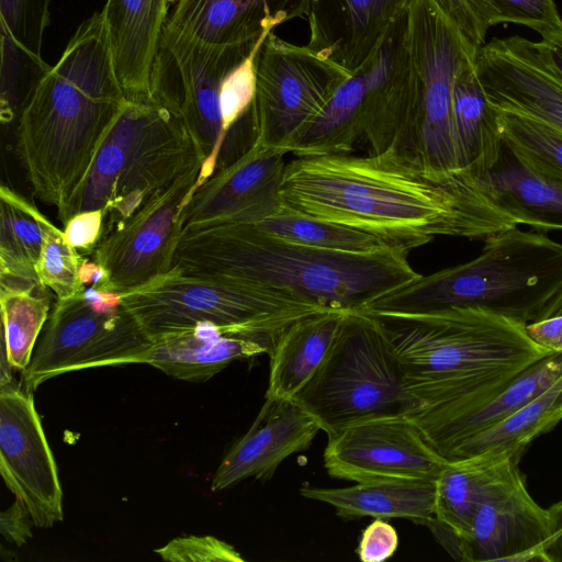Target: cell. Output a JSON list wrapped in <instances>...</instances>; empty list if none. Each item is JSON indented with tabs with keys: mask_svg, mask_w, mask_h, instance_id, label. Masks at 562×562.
Listing matches in <instances>:
<instances>
[{
	"mask_svg": "<svg viewBox=\"0 0 562 562\" xmlns=\"http://www.w3.org/2000/svg\"><path fill=\"white\" fill-rule=\"evenodd\" d=\"M34 520L22 501L15 498L10 507L0 514V532L9 542L18 547L25 544L32 538Z\"/></svg>",
	"mask_w": 562,
	"mask_h": 562,
	"instance_id": "41",
	"label": "cell"
},
{
	"mask_svg": "<svg viewBox=\"0 0 562 562\" xmlns=\"http://www.w3.org/2000/svg\"><path fill=\"white\" fill-rule=\"evenodd\" d=\"M49 289L38 282L0 277L1 349L13 370L29 366L49 316Z\"/></svg>",
	"mask_w": 562,
	"mask_h": 562,
	"instance_id": "31",
	"label": "cell"
},
{
	"mask_svg": "<svg viewBox=\"0 0 562 562\" xmlns=\"http://www.w3.org/2000/svg\"><path fill=\"white\" fill-rule=\"evenodd\" d=\"M177 0H169V3L176 2Z\"/></svg>",
	"mask_w": 562,
	"mask_h": 562,
	"instance_id": "47",
	"label": "cell"
},
{
	"mask_svg": "<svg viewBox=\"0 0 562 562\" xmlns=\"http://www.w3.org/2000/svg\"><path fill=\"white\" fill-rule=\"evenodd\" d=\"M550 536L544 548L546 562H562V501L548 508Z\"/></svg>",
	"mask_w": 562,
	"mask_h": 562,
	"instance_id": "43",
	"label": "cell"
},
{
	"mask_svg": "<svg viewBox=\"0 0 562 562\" xmlns=\"http://www.w3.org/2000/svg\"><path fill=\"white\" fill-rule=\"evenodd\" d=\"M541 41L546 44L553 63L562 72V29L541 37Z\"/></svg>",
	"mask_w": 562,
	"mask_h": 562,
	"instance_id": "45",
	"label": "cell"
},
{
	"mask_svg": "<svg viewBox=\"0 0 562 562\" xmlns=\"http://www.w3.org/2000/svg\"><path fill=\"white\" fill-rule=\"evenodd\" d=\"M561 375L562 352H553L474 404L440 413L416 409L407 416L446 459L459 445L513 415Z\"/></svg>",
	"mask_w": 562,
	"mask_h": 562,
	"instance_id": "20",
	"label": "cell"
},
{
	"mask_svg": "<svg viewBox=\"0 0 562 562\" xmlns=\"http://www.w3.org/2000/svg\"><path fill=\"white\" fill-rule=\"evenodd\" d=\"M155 552L169 562H244L229 543L213 536H181Z\"/></svg>",
	"mask_w": 562,
	"mask_h": 562,
	"instance_id": "38",
	"label": "cell"
},
{
	"mask_svg": "<svg viewBox=\"0 0 562 562\" xmlns=\"http://www.w3.org/2000/svg\"><path fill=\"white\" fill-rule=\"evenodd\" d=\"M379 324L422 409L449 412L488 397L553 353L526 324L476 307L424 313L367 312Z\"/></svg>",
	"mask_w": 562,
	"mask_h": 562,
	"instance_id": "4",
	"label": "cell"
},
{
	"mask_svg": "<svg viewBox=\"0 0 562 562\" xmlns=\"http://www.w3.org/2000/svg\"><path fill=\"white\" fill-rule=\"evenodd\" d=\"M202 165L190 166L131 216L103 233L89 256L105 269L108 291L130 292L171 269L181 234L180 212L193 193Z\"/></svg>",
	"mask_w": 562,
	"mask_h": 562,
	"instance_id": "12",
	"label": "cell"
},
{
	"mask_svg": "<svg viewBox=\"0 0 562 562\" xmlns=\"http://www.w3.org/2000/svg\"><path fill=\"white\" fill-rule=\"evenodd\" d=\"M308 10L310 0H177L166 25L205 44L235 45L307 16Z\"/></svg>",
	"mask_w": 562,
	"mask_h": 562,
	"instance_id": "21",
	"label": "cell"
},
{
	"mask_svg": "<svg viewBox=\"0 0 562 562\" xmlns=\"http://www.w3.org/2000/svg\"><path fill=\"white\" fill-rule=\"evenodd\" d=\"M169 4V0H106L101 11L114 72L128 100H151V70Z\"/></svg>",
	"mask_w": 562,
	"mask_h": 562,
	"instance_id": "22",
	"label": "cell"
},
{
	"mask_svg": "<svg viewBox=\"0 0 562 562\" xmlns=\"http://www.w3.org/2000/svg\"><path fill=\"white\" fill-rule=\"evenodd\" d=\"M319 430L293 400L266 397L248 431L220 462L211 490L218 492L249 477L269 480L283 460L308 449Z\"/></svg>",
	"mask_w": 562,
	"mask_h": 562,
	"instance_id": "18",
	"label": "cell"
},
{
	"mask_svg": "<svg viewBox=\"0 0 562 562\" xmlns=\"http://www.w3.org/2000/svg\"><path fill=\"white\" fill-rule=\"evenodd\" d=\"M413 0H310L307 47L353 71L378 48Z\"/></svg>",
	"mask_w": 562,
	"mask_h": 562,
	"instance_id": "19",
	"label": "cell"
},
{
	"mask_svg": "<svg viewBox=\"0 0 562 562\" xmlns=\"http://www.w3.org/2000/svg\"><path fill=\"white\" fill-rule=\"evenodd\" d=\"M153 341L146 364L189 382L206 381L235 360L271 351L259 339L228 334L209 322L160 335Z\"/></svg>",
	"mask_w": 562,
	"mask_h": 562,
	"instance_id": "23",
	"label": "cell"
},
{
	"mask_svg": "<svg viewBox=\"0 0 562 562\" xmlns=\"http://www.w3.org/2000/svg\"><path fill=\"white\" fill-rule=\"evenodd\" d=\"M255 225L282 239L331 251L369 254L394 247L371 233L315 218L284 205Z\"/></svg>",
	"mask_w": 562,
	"mask_h": 562,
	"instance_id": "33",
	"label": "cell"
},
{
	"mask_svg": "<svg viewBox=\"0 0 562 562\" xmlns=\"http://www.w3.org/2000/svg\"><path fill=\"white\" fill-rule=\"evenodd\" d=\"M398 547V536L392 525L376 518L362 531L358 555L363 562H383L390 559Z\"/></svg>",
	"mask_w": 562,
	"mask_h": 562,
	"instance_id": "39",
	"label": "cell"
},
{
	"mask_svg": "<svg viewBox=\"0 0 562 562\" xmlns=\"http://www.w3.org/2000/svg\"><path fill=\"white\" fill-rule=\"evenodd\" d=\"M122 302L154 339L199 323H213L232 335L247 336L271 349L293 322L327 310L289 293L171 268L123 293Z\"/></svg>",
	"mask_w": 562,
	"mask_h": 562,
	"instance_id": "7",
	"label": "cell"
},
{
	"mask_svg": "<svg viewBox=\"0 0 562 562\" xmlns=\"http://www.w3.org/2000/svg\"><path fill=\"white\" fill-rule=\"evenodd\" d=\"M477 179L517 225L544 233L562 229V182L535 175L504 145L494 169Z\"/></svg>",
	"mask_w": 562,
	"mask_h": 562,
	"instance_id": "29",
	"label": "cell"
},
{
	"mask_svg": "<svg viewBox=\"0 0 562 562\" xmlns=\"http://www.w3.org/2000/svg\"><path fill=\"white\" fill-rule=\"evenodd\" d=\"M406 47L413 92L411 149L441 173L461 170L452 127L456 75L475 49L434 0H413Z\"/></svg>",
	"mask_w": 562,
	"mask_h": 562,
	"instance_id": "9",
	"label": "cell"
},
{
	"mask_svg": "<svg viewBox=\"0 0 562 562\" xmlns=\"http://www.w3.org/2000/svg\"><path fill=\"white\" fill-rule=\"evenodd\" d=\"M436 481L384 479L340 488L305 486L302 496L331 505L344 519L402 518L425 525L435 514Z\"/></svg>",
	"mask_w": 562,
	"mask_h": 562,
	"instance_id": "25",
	"label": "cell"
},
{
	"mask_svg": "<svg viewBox=\"0 0 562 562\" xmlns=\"http://www.w3.org/2000/svg\"><path fill=\"white\" fill-rule=\"evenodd\" d=\"M526 333L537 345L551 352H562V315L528 323Z\"/></svg>",
	"mask_w": 562,
	"mask_h": 562,
	"instance_id": "42",
	"label": "cell"
},
{
	"mask_svg": "<svg viewBox=\"0 0 562 562\" xmlns=\"http://www.w3.org/2000/svg\"><path fill=\"white\" fill-rule=\"evenodd\" d=\"M44 244L37 274L40 283L48 288L57 300L76 296L83 291L79 268L83 256L67 240L64 231L56 227L38 211Z\"/></svg>",
	"mask_w": 562,
	"mask_h": 562,
	"instance_id": "35",
	"label": "cell"
},
{
	"mask_svg": "<svg viewBox=\"0 0 562 562\" xmlns=\"http://www.w3.org/2000/svg\"><path fill=\"white\" fill-rule=\"evenodd\" d=\"M52 0H0V25L23 48L42 57Z\"/></svg>",
	"mask_w": 562,
	"mask_h": 562,
	"instance_id": "37",
	"label": "cell"
},
{
	"mask_svg": "<svg viewBox=\"0 0 562 562\" xmlns=\"http://www.w3.org/2000/svg\"><path fill=\"white\" fill-rule=\"evenodd\" d=\"M482 29L515 23L536 31L541 37L562 29L554 0H465Z\"/></svg>",
	"mask_w": 562,
	"mask_h": 562,
	"instance_id": "36",
	"label": "cell"
},
{
	"mask_svg": "<svg viewBox=\"0 0 562 562\" xmlns=\"http://www.w3.org/2000/svg\"><path fill=\"white\" fill-rule=\"evenodd\" d=\"M198 161L204 157L180 116L153 100H127L59 218L102 210L104 233Z\"/></svg>",
	"mask_w": 562,
	"mask_h": 562,
	"instance_id": "6",
	"label": "cell"
},
{
	"mask_svg": "<svg viewBox=\"0 0 562 562\" xmlns=\"http://www.w3.org/2000/svg\"><path fill=\"white\" fill-rule=\"evenodd\" d=\"M127 98L102 12L85 20L18 115L15 148L33 194L58 217L83 183Z\"/></svg>",
	"mask_w": 562,
	"mask_h": 562,
	"instance_id": "2",
	"label": "cell"
},
{
	"mask_svg": "<svg viewBox=\"0 0 562 562\" xmlns=\"http://www.w3.org/2000/svg\"><path fill=\"white\" fill-rule=\"evenodd\" d=\"M375 68V50L337 89L289 147L295 157L349 155L364 139V103Z\"/></svg>",
	"mask_w": 562,
	"mask_h": 562,
	"instance_id": "26",
	"label": "cell"
},
{
	"mask_svg": "<svg viewBox=\"0 0 562 562\" xmlns=\"http://www.w3.org/2000/svg\"><path fill=\"white\" fill-rule=\"evenodd\" d=\"M549 513L530 496L522 476L488 497L461 539V561H542Z\"/></svg>",
	"mask_w": 562,
	"mask_h": 562,
	"instance_id": "17",
	"label": "cell"
},
{
	"mask_svg": "<svg viewBox=\"0 0 562 562\" xmlns=\"http://www.w3.org/2000/svg\"><path fill=\"white\" fill-rule=\"evenodd\" d=\"M0 474L35 527L63 521L61 484L33 392L13 382L0 386Z\"/></svg>",
	"mask_w": 562,
	"mask_h": 562,
	"instance_id": "14",
	"label": "cell"
},
{
	"mask_svg": "<svg viewBox=\"0 0 562 562\" xmlns=\"http://www.w3.org/2000/svg\"><path fill=\"white\" fill-rule=\"evenodd\" d=\"M64 225V234L69 244L86 257L102 237L104 214L102 210L80 212Z\"/></svg>",
	"mask_w": 562,
	"mask_h": 562,
	"instance_id": "40",
	"label": "cell"
},
{
	"mask_svg": "<svg viewBox=\"0 0 562 562\" xmlns=\"http://www.w3.org/2000/svg\"><path fill=\"white\" fill-rule=\"evenodd\" d=\"M327 437L324 467L334 479L436 481L448 463L407 415L360 420Z\"/></svg>",
	"mask_w": 562,
	"mask_h": 562,
	"instance_id": "13",
	"label": "cell"
},
{
	"mask_svg": "<svg viewBox=\"0 0 562 562\" xmlns=\"http://www.w3.org/2000/svg\"><path fill=\"white\" fill-rule=\"evenodd\" d=\"M408 252L398 247L331 251L282 239L250 223L218 224L182 231L171 268L358 311L420 276Z\"/></svg>",
	"mask_w": 562,
	"mask_h": 562,
	"instance_id": "3",
	"label": "cell"
},
{
	"mask_svg": "<svg viewBox=\"0 0 562 562\" xmlns=\"http://www.w3.org/2000/svg\"><path fill=\"white\" fill-rule=\"evenodd\" d=\"M471 261L400 285L362 311L424 313L476 307L528 324L562 290V243L514 226L487 236Z\"/></svg>",
	"mask_w": 562,
	"mask_h": 562,
	"instance_id": "5",
	"label": "cell"
},
{
	"mask_svg": "<svg viewBox=\"0 0 562 562\" xmlns=\"http://www.w3.org/2000/svg\"><path fill=\"white\" fill-rule=\"evenodd\" d=\"M559 315H562V290L546 306L537 321Z\"/></svg>",
	"mask_w": 562,
	"mask_h": 562,
	"instance_id": "46",
	"label": "cell"
},
{
	"mask_svg": "<svg viewBox=\"0 0 562 562\" xmlns=\"http://www.w3.org/2000/svg\"><path fill=\"white\" fill-rule=\"evenodd\" d=\"M78 276L83 288L94 286L99 290L108 291L109 276L105 269L91 258H83Z\"/></svg>",
	"mask_w": 562,
	"mask_h": 562,
	"instance_id": "44",
	"label": "cell"
},
{
	"mask_svg": "<svg viewBox=\"0 0 562 562\" xmlns=\"http://www.w3.org/2000/svg\"><path fill=\"white\" fill-rule=\"evenodd\" d=\"M348 311L327 310L284 328L272 346L266 397L293 400L327 357Z\"/></svg>",
	"mask_w": 562,
	"mask_h": 562,
	"instance_id": "27",
	"label": "cell"
},
{
	"mask_svg": "<svg viewBox=\"0 0 562 562\" xmlns=\"http://www.w3.org/2000/svg\"><path fill=\"white\" fill-rule=\"evenodd\" d=\"M293 401L327 436L360 420L420 407L391 344L362 310L346 313L327 357Z\"/></svg>",
	"mask_w": 562,
	"mask_h": 562,
	"instance_id": "8",
	"label": "cell"
},
{
	"mask_svg": "<svg viewBox=\"0 0 562 562\" xmlns=\"http://www.w3.org/2000/svg\"><path fill=\"white\" fill-rule=\"evenodd\" d=\"M351 75L271 31L256 59L255 142L289 154L295 136Z\"/></svg>",
	"mask_w": 562,
	"mask_h": 562,
	"instance_id": "11",
	"label": "cell"
},
{
	"mask_svg": "<svg viewBox=\"0 0 562 562\" xmlns=\"http://www.w3.org/2000/svg\"><path fill=\"white\" fill-rule=\"evenodd\" d=\"M520 459L506 451H485L448 461L436 480L434 516L464 538L479 507L519 479Z\"/></svg>",
	"mask_w": 562,
	"mask_h": 562,
	"instance_id": "24",
	"label": "cell"
},
{
	"mask_svg": "<svg viewBox=\"0 0 562 562\" xmlns=\"http://www.w3.org/2000/svg\"><path fill=\"white\" fill-rule=\"evenodd\" d=\"M475 55L461 64L452 91V127L458 165L475 178L497 165L503 143L496 111L491 105L474 67Z\"/></svg>",
	"mask_w": 562,
	"mask_h": 562,
	"instance_id": "28",
	"label": "cell"
},
{
	"mask_svg": "<svg viewBox=\"0 0 562 562\" xmlns=\"http://www.w3.org/2000/svg\"><path fill=\"white\" fill-rule=\"evenodd\" d=\"M562 419V375L509 417L454 448L448 461L485 451H506L521 459L529 443Z\"/></svg>",
	"mask_w": 562,
	"mask_h": 562,
	"instance_id": "30",
	"label": "cell"
},
{
	"mask_svg": "<svg viewBox=\"0 0 562 562\" xmlns=\"http://www.w3.org/2000/svg\"><path fill=\"white\" fill-rule=\"evenodd\" d=\"M285 155L254 142L193 191L180 212L181 232L218 224H256L274 213L282 205L279 189Z\"/></svg>",
	"mask_w": 562,
	"mask_h": 562,
	"instance_id": "16",
	"label": "cell"
},
{
	"mask_svg": "<svg viewBox=\"0 0 562 562\" xmlns=\"http://www.w3.org/2000/svg\"><path fill=\"white\" fill-rule=\"evenodd\" d=\"M153 339L124 306L122 295L104 291L101 302L76 296L56 300L21 385L34 392L60 374L86 369L146 363Z\"/></svg>",
	"mask_w": 562,
	"mask_h": 562,
	"instance_id": "10",
	"label": "cell"
},
{
	"mask_svg": "<svg viewBox=\"0 0 562 562\" xmlns=\"http://www.w3.org/2000/svg\"><path fill=\"white\" fill-rule=\"evenodd\" d=\"M474 67L495 110L528 116L562 132V72L541 40L493 38L477 49Z\"/></svg>",
	"mask_w": 562,
	"mask_h": 562,
	"instance_id": "15",
	"label": "cell"
},
{
	"mask_svg": "<svg viewBox=\"0 0 562 562\" xmlns=\"http://www.w3.org/2000/svg\"><path fill=\"white\" fill-rule=\"evenodd\" d=\"M495 111L503 145L535 175L562 182V132L528 116Z\"/></svg>",
	"mask_w": 562,
	"mask_h": 562,
	"instance_id": "34",
	"label": "cell"
},
{
	"mask_svg": "<svg viewBox=\"0 0 562 562\" xmlns=\"http://www.w3.org/2000/svg\"><path fill=\"white\" fill-rule=\"evenodd\" d=\"M279 195L286 207L408 251L437 236L484 240L518 226L473 175L434 171L398 144L368 156L295 157Z\"/></svg>",
	"mask_w": 562,
	"mask_h": 562,
	"instance_id": "1",
	"label": "cell"
},
{
	"mask_svg": "<svg viewBox=\"0 0 562 562\" xmlns=\"http://www.w3.org/2000/svg\"><path fill=\"white\" fill-rule=\"evenodd\" d=\"M44 244L38 210L20 193L0 187V277L38 282Z\"/></svg>",
	"mask_w": 562,
	"mask_h": 562,
	"instance_id": "32",
	"label": "cell"
}]
</instances>
